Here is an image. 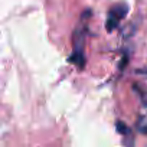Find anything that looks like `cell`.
I'll list each match as a JSON object with an SVG mask.
<instances>
[{
    "mask_svg": "<svg viewBox=\"0 0 147 147\" xmlns=\"http://www.w3.org/2000/svg\"><path fill=\"white\" fill-rule=\"evenodd\" d=\"M115 127H117V131L120 133V134H123V137L125 138V137H128L133 143H134V137H133V131L130 130V127H127V124H124L123 121H117V124H115Z\"/></svg>",
    "mask_w": 147,
    "mask_h": 147,
    "instance_id": "cell-3",
    "label": "cell"
},
{
    "mask_svg": "<svg viewBox=\"0 0 147 147\" xmlns=\"http://www.w3.org/2000/svg\"><path fill=\"white\" fill-rule=\"evenodd\" d=\"M90 18H91V10L90 9L84 10L77 28L74 29V33H72V52L69 55V62L80 69L85 66V39L88 33Z\"/></svg>",
    "mask_w": 147,
    "mask_h": 147,
    "instance_id": "cell-1",
    "label": "cell"
},
{
    "mask_svg": "<svg viewBox=\"0 0 147 147\" xmlns=\"http://www.w3.org/2000/svg\"><path fill=\"white\" fill-rule=\"evenodd\" d=\"M127 12H128V6L125 3H117V5H114L108 10L107 20H105V29L108 32H113L120 25V22L125 18Z\"/></svg>",
    "mask_w": 147,
    "mask_h": 147,
    "instance_id": "cell-2",
    "label": "cell"
}]
</instances>
